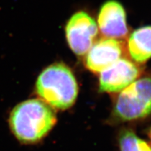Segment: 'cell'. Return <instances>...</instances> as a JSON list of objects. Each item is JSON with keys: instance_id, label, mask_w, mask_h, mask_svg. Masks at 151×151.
Listing matches in <instances>:
<instances>
[{"instance_id": "obj_4", "label": "cell", "mask_w": 151, "mask_h": 151, "mask_svg": "<svg viewBox=\"0 0 151 151\" xmlns=\"http://www.w3.org/2000/svg\"><path fill=\"white\" fill-rule=\"evenodd\" d=\"M66 37L71 50L76 55L87 54L93 45L98 33L95 20L85 11H79L71 17L65 28Z\"/></svg>"}, {"instance_id": "obj_1", "label": "cell", "mask_w": 151, "mask_h": 151, "mask_svg": "<svg viewBox=\"0 0 151 151\" xmlns=\"http://www.w3.org/2000/svg\"><path fill=\"white\" fill-rule=\"evenodd\" d=\"M56 115L50 106L38 99L20 103L9 118L14 134L24 143H34L43 139L56 123Z\"/></svg>"}, {"instance_id": "obj_6", "label": "cell", "mask_w": 151, "mask_h": 151, "mask_svg": "<svg viewBox=\"0 0 151 151\" xmlns=\"http://www.w3.org/2000/svg\"><path fill=\"white\" fill-rule=\"evenodd\" d=\"M123 43L121 41L104 38L93 43L87 52L85 65L94 73H101L122 56Z\"/></svg>"}, {"instance_id": "obj_5", "label": "cell", "mask_w": 151, "mask_h": 151, "mask_svg": "<svg viewBox=\"0 0 151 151\" xmlns=\"http://www.w3.org/2000/svg\"><path fill=\"white\" fill-rule=\"evenodd\" d=\"M141 72L139 64L120 58L100 73L99 89L108 93L120 92L139 78Z\"/></svg>"}, {"instance_id": "obj_7", "label": "cell", "mask_w": 151, "mask_h": 151, "mask_svg": "<svg viewBox=\"0 0 151 151\" xmlns=\"http://www.w3.org/2000/svg\"><path fill=\"white\" fill-rule=\"evenodd\" d=\"M99 29L106 38L124 39L128 35L125 11L120 3L115 0L106 1L98 14Z\"/></svg>"}, {"instance_id": "obj_9", "label": "cell", "mask_w": 151, "mask_h": 151, "mask_svg": "<svg viewBox=\"0 0 151 151\" xmlns=\"http://www.w3.org/2000/svg\"><path fill=\"white\" fill-rule=\"evenodd\" d=\"M120 151H151V145L139 138L131 129H123L119 134Z\"/></svg>"}, {"instance_id": "obj_10", "label": "cell", "mask_w": 151, "mask_h": 151, "mask_svg": "<svg viewBox=\"0 0 151 151\" xmlns=\"http://www.w3.org/2000/svg\"><path fill=\"white\" fill-rule=\"evenodd\" d=\"M148 137H149V138H150V141H151V128L149 129V131H148Z\"/></svg>"}, {"instance_id": "obj_2", "label": "cell", "mask_w": 151, "mask_h": 151, "mask_svg": "<svg viewBox=\"0 0 151 151\" xmlns=\"http://www.w3.org/2000/svg\"><path fill=\"white\" fill-rule=\"evenodd\" d=\"M36 92L52 109L65 110L78 97V87L74 75L62 63H55L43 70L36 82Z\"/></svg>"}, {"instance_id": "obj_3", "label": "cell", "mask_w": 151, "mask_h": 151, "mask_svg": "<svg viewBox=\"0 0 151 151\" xmlns=\"http://www.w3.org/2000/svg\"><path fill=\"white\" fill-rule=\"evenodd\" d=\"M151 114V76L138 78L120 92L114 102L113 118L124 122L140 120Z\"/></svg>"}, {"instance_id": "obj_8", "label": "cell", "mask_w": 151, "mask_h": 151, "mask_svg": "<svg viewBox=\"0 0 151 151\" xmlns=\"http://www.w3.org/2000/svg\"><path fill=\"white\" fill-rule=\"evenodd\" d=\"M129 55L137 64H143L151 58V26L134 30L128 41Z\"/></svg>"}]
</instances>
